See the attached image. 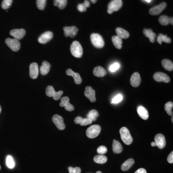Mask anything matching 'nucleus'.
I'll return each instance as SVG.
<instances>
[{
  "instance_id": "f257e3e1",
  "label": "nucleus",
  "mask_w": 173,
  "mask_h": 173,
  "mask_svg": "<svg viewBox=\"0 0 173 173\" xmlns=\"http://www.w3.org/2000/svg\"><path fill=\"white\" fill-rule=\"evenodd\" d=\"M71 54L76 58L81 57L83 55V48L79 42L74 41L70 47Z\"/></svg>"
},
{
  "instance_id": "f03ea898",
  "label": "nucleus",
  "mask_w": 173,
  "mask_h": 173,
  "mask_svg": "<svg viewBox=\"0 0 173 173\" xmlns=\"http://www.w3.org/2000/svg\"><path fill=\"white\" fill-rule=\"evenodd\" d=\"M120 134L121 138L125 144L126 145H130L133 142V138L131 135L130 132L127 128L122 127L120 129Z\"/></svg>"
},
{
  "instance_id": "7ed1b4c3",
  "label": "nucleus",
  "mask_w": 173,
  "mask_h": 173,
  "mask_svg": "<svg viewBox=\"0 0 173 173\" xmlns=\"http://www.w3.org/2000/svg\"><path fill=\"white\" fill-rule=\"evenodd\" d=\"M92 43L97 48H102L104 46V41L102 36L98 33H92L90 36Z\"/></svg>"
},
{
  "instance_id": "20e7f679",
  "label": "nucleus",
  "mask_w": 173,
  "mask_h": 173,
  "mask_svg": "<svg viewBox=\"0 0 173 173\" xmlns=\"http://www.w3.org/2000/svg\"><path fill=\"white\" fill-rule=\"evenodd\" d=\"M101 131V127L98 125H94L89 127L86 131V135L89 139L98 137Z\"/></svg>"
},
{
  "instance_id": "39448f33",
  "label": "nucleus",
  "mask_w": 173,
  "mask_h": 173,
  "mask_svg": "<svg viewBox=\"0 0 173 173\" xmlns=\"http://www.w3.org/2000/svg\"><path fill=\"white\" fill-rule=\"evenodd\" d=\"M122 5V0H112L108 5V14H111L114 12L117 11L121 8Z\"/></svg>"
},
{
  "instance_id": "423d86ee",
  "label": "nucleus",
  "mask_w": 173,
  "mask_h": 173,
  "mask_svg": "<svg viewBox=\"0 0 173 173\" xmlns=\"http://www.w3.org/2000/svg\"><path fill=\"white\" fill-rule=\"evenodd\" d=\"M5 43L8 46L14 51H18L19 50L21 47V44L19 40L16 39H12L7 38L5 40Z\"/></svg>"
},
{
  "instance_id": "0eeeda50",
  "label": "nucleus",
  "mask_w": 173,
  "mask_h": 173,
  "mask_svg": "<svg viewBox=\"0 0 173 173\" xmlns=\"http://www.w3.org/2000/svg\"><path fill=\"white\" fill-rule=\"evenodd\" d=\"M52 120L55 125L56 126L58 129L63 130L65 128V125L64 122V119L60 115L55 114L52 118Z\"/></svg>"
},
{
  "instance_id": "6e6552de",
  "label": "nucleus",
  "mask_w": 173,
  "mask_h": 173,
  "mask_svg": "<svg viewBox=\"0 0 173 173\" xmlns=\"http://www.w3.org/2000/svg\"><path fill=\"white\" fill-rule=\"evenodd\" d=\"M64 31L65 36L66 37H70L73 38L77 35L78 29L75 26H65L63 28Z\"/></svg>"
},
{
  "instance_id": "1a4fd4ad",
  "label": "nucleus",
  "mask_w": 173,
  "mask_h": 173,
  "mask_svg": "<svg viewBox=\"0 0 173 173\" xmlns=\"http://www.w3.org/2000/svg\"><path fill=\"white\" fill-rule=\"evenodd\" d=\"M154 141L156 144V146H157L160 149H163L166 147V138L162 134L156 135L154 138Z\"/></svg>"
},
{
  "instance_id": "9d476101",
  "label": "nucleus",
  "mask_w": 173,
  "mask_h": 173,
  "mask_svg": "<svg viewBox=\"0 0 173 173\" xmlns=\"http://www.w3.org/2000/svg\"><path fill=\"white\" fill-rule=\"evenodd\" d=\"M153 78L156 81L163 82L168 83L170 81V78L167 75L163 72H156L153 75Z\"/></svg>"
},
{
  "instance_id": "9b49d317",
  "label": "nucleus",
  "mask_w": 173,
  "mask_h": 173,
  "mask_svg": "<svg viewBox=\"0 0 173 173\" xmlns=\"http://www.w3.org/2000/svg\"><path fill=\"white\" fill-rule=\"evenodd\" d=\"M26 32L24 29H15L11 30L10 35L13 36L15 39L17 40H20L25 35Z\"/></svg>"
},
{
  "instance_id": "f8f14e48",
  "label": "nucleus",
  "mask_w": 173,
  "mask_h": 173,
  "mask_svg": "<svg viewBox=\"0 0 173 173\" xmlns=\"http://www.w3.org/2000/svg\"><path fill=\"white\" fill-rule=\"evenodd\" d=\"M166 7V4L164 2L161 3L159 5L153 7L150 9L149 13L152 15H159Z\"/></svg>"
},
{
  "instance_id": "ddd939ff",
  "label": "nucleus",
  "mask_w": 173,
  "mask_h": 173,
  "mask_svg": "<svg viewBox=\"0 0 173 173\" xmlns=\"http://www.w3.org/2000/svg\"><path fill=\"white\" fill-rule=\"evenodd\" d=\"M84 94L86 98L89 100L90 102L94 103L96 102V99L95 97V91L92 89V86H86Z\"/></svg>"
},
{
  "instance_id": "4468645a",
  "label": "nucleus",
  "mask_w": 173,
  "mask_h": 173,
  "mask_svg": "<svg viewBox=\"0 0 173 173\" xmlns=\"http://www.w3.org/2000/svg\"><path fill=\"white\" fill-rule=\"evenodd\" d=\"M54 34L51 32H47L43 33L38 39L39 43L41 44H46L53 39Z\"/></svg>"
},
{
  "instance_id": "2eb2a0df",
  "label": "nucleus",
  "mask_w": 173,
  "mask_h": 173,
  "mask_svg": "<svg viewBox=\"0 0 173 173\" xmlns=\"http://www.w3.org/2000/svg\"><path fill=\"white\" fill-rule=\"evenodd\" d=\"M39 67L36 63H33L29 66V75L32 79H36L39 75Z\"/></svg>"
},
{
  "instance_id": "dca6fc26",
  "label": "nucleus",
  "mask_w": 173,
  "mask_h": 173,
  "mask_svg": "<svg viewBox=\"0 0 173 173\" xmlns=\"http://www.w3.org/2000/svg\"><path fill=\"white\" fill-rule=\"evenodd\" d=\"M66 74L67 75L73 77L74 78L75 82L77 85H79L81 83L82 80L80 77V75L78 73L74 72L71 69H68L66 71Z\"/></svg>"
},
{
  "instance_id": "f3484780",
  "label": "nucleus",
  "mask_w": 173,
  "mask_h": 173,
  "mask_svg": "<svg viewBox=\"0 0 173 173\" xmlns=\"http://www.w3.org/2000/svg\"><path fill=\"white\" fill-rule=\"evenodd\" d=\"M141 83V78L138 72H135L131 76L130 78V84L133 87H138Z\"/></svg>"
},
{
  "instance_id": "a211bd4d",
  "label": "nucleus",
  "mask_w": 173,
  "mask_h": 173,
  "mask_svg": "<svg viewBox=\"0 0 173 173\" xmlns=\"http://www.w3.org/2000/svg\"><path fill=\"white\" fill-rule=\"evenodd\" d=\"M137 112L139 117L143 120H147L149 118V113L147 109L144 107L139 106L137 109Z\"/></svg>"
},
{
  "instance_id": "6ab92c4d",
  "label": "nucleus",
  "mask_w": 173,
  "mask_h": 173,
  "mask_svg": "<svg viewBox=\"0 0 173 173\" xmlns=\"http://www.w3.org/2000/svg\"><path fill=\"white\" fill-rule=\"evenodd\" d=\"M74 122L76 124H79L81 126L88 125L91 124L92 123V120L88 118H82V117H78L74 119Z\"/></svg>"
},
{
  "instance_id": "aec40b11",
  "label": "nucleus",
  "mask_w": 173,
  "mask_h": 173,
  "mask_svg": "<svg viewBox=\"0 0 173 173\" xmlns=\"http://www.w3.org/2000/svg\"><path fill=\"white\" fill-rule=\"evenodd\" d=\"M143 33L144 35L149 39L151 43H153L155 42L156 34L153 32V30H152V29H144Z\"/></svg>"
},
{
  "instance_id": "412c9836",
  "label": "nucleus",
  "mask_w": 173,
  "mask_h": 173,
  "mask_svg": "<svg viewBox=\"0 0 173 173\" xmlns=\"http://www.w3.org/2000/svg\"><path fill=\"white\" fill-rule=\"evenodd\" d=\"M93 74L96 77H103L106 75L107 72L104 68L100 66H98L94 68Z\"/></svg>"
},
{
  "instance_id": "4be33fe9",
  "label": "nucleus",
  "mask_w": 173,
  "mask_h": 173,
  "mask_svg": "<svg viewBox=\"0 0 173 173\" xmlns=\"http://www.w3.org/2000/svg\"><path fill=\"white\" fill-rule=\"evenodd\" d=\"M51 67L50 64L48 62L46 61L43 62L42 66L40 67V73L42 75L45 76L48 74L50 70Z\"/></svg>"
},
{
  "instance_id": "5701e85b",
  "label": "nucleus",
  "mask_w": 173,
  "mask_h": 173,
  "mask_svg": "<svg viewBox=\"0 0 173 173\" xmlns=\"http://www.w3.org/2000/svg\"><path fill=\"white\" fill-rule=\"evenodd\" d=\"M173 17L169 18L166 15H162L160 17L159 22L163 26L168 25L169 24H171L173 25Z\"/></svg>"
},
{
  "instance_id": "b1692460",
  "label": "nucleus",
  "mask_w": 173,
  "mask_h": 173,
  "mask_svg": "<svg viewBox=\"0 0 173 173\" xmlns=\"http://www.w3.org/2000/svg\"><path fill=\"white\" fill-rule=\"evenodd\" d=\"M134 160L132 158L127 160L125 162L123 163L121 167V169L123 171H127L133 166V164H134Z\"/></svg>"
},
{
  "instance_id": "393cba45",
  "label": "nucleus",
  "mask_w": 173,
  "mask_h": 173,
  "mask_svg": "<svg viewBox=\"0 0 173 173\" xmlns=\"http://www.w3.org/2000/svg\"><path fill=\"white\" fill-rule=\"evenodd\" d=\"M123 150L122 145L118 141L113 140V151L114 153L119 154L122 152Z\"/></svg>"
},
{
  "instance_id": "a878e982",
  "label": "nucleus",
  "mask_w": 173,
  "mask_h": 173,
  "mask_svg": "<svg viewBox=\"0 0 173 173\" xmlns=\"http://www.w3.org/2000/svg\"><path fill=\"white\" fill-rule=\"evenodd\" d=\"M116 32L117 34V36L120 37L121 39H128L130 36L129 32L122 28H117L116 29Z\"/></svg>"
},
{
  "instance_id": "bb28decb",
  "label": "nucleus",
  "mask_w": 173,
  "mask_h": 173,
  "mask_svg": "<svg viewBox=\"0 0 173 173\" xmlns=\"http://www.w3.org/2000/svg\"><path fill=\"white\" fill-rule=\"evenodd\" d=\"M112 42L115 48L118 49H121L122 48V39L118 36H114L112 37Z\"/></svg>"
},
{
  "instance_id": "cd10ccee",
  "label": "nucleus",
  "mask_w": 173,
  "mask_h": 173,
  "mask_svg": "<svg viewBox=\"0 0 173 173\" xmlns=\"http://www.w3.org/2000/svg\"><path fill=\"white\" fill-rule=\"evenodd\" d=\"M162 66L164 69L167 71H171L173 70V64L171 61L169 59H164L162 61Z\"/></svg>"
},
{
  "instance_id": "c85d7f7f",
  "label": "nucleus",
  "mask_w": 173,
  "mask_h": 173,
  "mask_svg": "<svg viewBox=\"0 0 173 173\" xmlns=\"http://www.w3.org/2000/svg\"><path fill=\"white\" fill-rule=\"evenodd\" d=\"M157 42L160 44H162V43L163 42L170 43H171V39L167 37L166 35H164L163 34L160 33V34H159V35L157 37Z\"/></svg>"
},
{
  "instance_id": "c756f323",
  "label": "nucleus",
  "mask_w": 173,
  "mask_h": 173,
  "mask_svg": "<svg viewBox=\"0 0 173 173\" xmlns=\"http://www.w3.org/2000/svg\"><path fill=\"white\" fill-rule=\"evenodd\" d=\"M99 114L98 111L96 110H92L89 111V113L86 115V118L90 119L92 122L96 120L97 118H98Z\"/></svg>"
},
{
  "instance_id": "7c9ffc66",
  "label": "nucleus",
  "mask_w": 173,
  "mask_h": 173,
  "mask_svg": "<svg viewBox=\"0 0 173 173\" xmlns=\"http://www.w3.org/2000/svg\"><path fill=\"white\" fill-rule=\"evenodd\" d=\"M94 162L96 163H99V164H103L106 163L107 161V158L106 156L103 155H97L94 157L93 159Z\"/></svg>"
},
{
  "instance_id": "2f4dec72",
  "label": "nucleus",
  "mask_w": 173,
  "mask_h": 173,
  "mask_svg": "<svg viewBox=\"0 0 173 173\" xmlns=\"http://www.w3.org/2000/svg\"><path fill=\"white\" fill-rule=\"evenodd\" d=\"M67 4V0H54V6L59 7V9H64L65 8Z\"/></svg>"
},
{
  "instance_id": "473e14b6",
  "label": "nucleus",
  "mask_w": 173,
  "mask_h": 173,
  "mask_svg": "<svg viewBox=\"0 0 173 173\" xmlns=\"http://www.w3.org/2000/svg\"><path fill=\"white\" fill-rule=\"evenodd\" d=\"M90 6V3L87 0H85L83 4H80L78 5V9L81 12L86 11V8L89 7Z\"/></svg>"
},
{
  "instance_id": "72a5a7b5",
  "label": "nucleus",
  "mask_w": 173,
  "mask_h": 173,
  "mask_svg": "<svg viewBox=\"0 0 173 173\" xmlns=\"http://www.w3.org/2000/svg\"><path fill=\"white\" fill-rule=\"evenodd\" d=\"M6 164L7 166L10 169H13L15 166V162L13 157L11 155H8L6 159Z\"/></svg>"
},
{
  "instance_id": "f704fd0d",
  "label": "nucleus",
  "mask_w": 173,
  "mask_h": 173,
  "mask_svg": "<svg viewBox=\"0 0 173 173\" xmlns=\"http://www.w3.org/2000/svg\"><path fill=\"white\" fill-rule=\"evenodd\" d=\"M173 107V103L171 102H168L166 103L164 106V109L166 112L167 114L169 115H173L172 109Z\"/></svg>"
},
{
  "instance_id": "c9c22d12",
  "label": "nucleus",
  "mask_w": 173,
  "mask_h": 173,
  "mask_svg": "<svg viewBox=\"0 0 173 173\" xmlns=\"http://www.w3.org/2000/svg\"><path fill=\"white\" fill-rule=\"evenodd\" d=\"M54 88L51 86H48L46 89V94L49 97H53L55 93Z\"/></svg>"
},
{
  "instance_id": "e433bc0d",
  "label": "nucleus",
  "mask_w": 173,
  "mask_h": 173,
  "mask_svg": "<svg viewBox=\"0 0 173 173\" xmlns=\"http://www.w3.org/2000/svg\"><path fill=\"white\" fill-rule=\"evenodd\" d=\"M13 0H4L1 4V7L3 9L7 10L11 6Z\"/></svg>"
},
{
  "instance_id": "4c0bfd02",
  "label": "nucleus",
  "mask_w": 173,
  "mask_h": 173,
  "mask_svg": "<svg viewBox=\"0 0 173 173\" xmlns=\"http://www.w3.org/2000/svg\"><path fill=\"white\" fill-rule=\"evenodd\" d=\"M47 0H37V5L38 9L43 10L45 8Z\"/></svg>"
},
{
  "instance_id": "58836bf2",
  "label": "nucleus",
  "mask_w": 173,
  "mask_h": 173,
  "mask_svg": "<svg viewBox=\"0 0 173 173\" xmlns=\"http://www.w3.org/2000/svg\"><path fill=\"white\" fill-rule=\"evenodd\" d=\"M69 98L68 97H64L61 99V103H60V106L61 107H65L69 103Z\"/></svg>"
},
{
  "instance_id": "ea45409f",
  "label": "nucleus",
  "mask_w": 173,
  "mask_h": 173,
  "mask_svg": "<svg viewBox=\"0 0 173 173\" xmlns=\"http://www.w3.org/2000/svg\"><path fill=\"white\" fill-rule=\"evenodd\" d=\"M122 99H123V96H122V95L120 94H118L113 98L111 103H114V104H117V103H120L122 100Z\"/></svg>"
},
{
  "instance_id": "a19ab883",
  "label": "nucleus",
  "mask_w": 173,
  "mask_h": 173,
  "mask_svg": "<svg viewBox=\"0 0 173 173\" xmlns=\"http://www.w3.org/2000/svg\"><path fill=\"white\" fill-rule=\"evenodd\" d=\"M119 68H120V65L119 63H115L112 65H111L110 67H109V71L111 72H114L117 70Z\"/></svg>"
},
{
  "instance_id": "79ce46f5",
  "label": "nucleus",
  "mask_w": 173,
  "mask_h": 173,
  "mask_svg": "<svg viewBox=\"0 0 173 173\" xmlns=\"http://www.w3.org/2000/svg\"><path fill=\"white\" fill-rule=\"evenodd\" d=\"M97 152L98 154L103 155V154H106L107 152V148L104 146H100L99 147H98Z\"/></svg>"
},
{
  "instance_id": "37998d69",
  "label": "nucleus",
  "mask_w": 173,
  "mask_h": 173,
  "mask_svg": "<svg viewBox=\"0 0 173 173\" xmlns=\"http://www.w3.org/2000/svg\"><path fill=\"white\" fill-rule=\"evenodd\" d=\"M69 170V173H80L81 172V170L79 167H75L73 168L72 167L70 166L68 168Z\"/></svg>"
},
{
  "instance_id": "c03bdc74",
  "label": "nucleus",
  "mask_w": 173,
  "mask_h": 173,
  "mask_svg": "<svg viewBox=\"0 0 173 173\" xmlns=\"http://www.w3.org/2000/svg\"><path fill=\"white\" fill-rule=\"evenodd\" d=\"M63 92L62 90H60L59 92H55L54 96L53 97V99L55 100H59L61 98V97L63 95Z\"/></svg>"
},
{
  "instance_id": "a18cd8bd",
  "label": "nucleus",
  "mask_w": 173,
  "mask_h": 173,
  "mask_svg": "<svg viewBox=\"0 0 173 173\" xmlns=\"http://www.w3.org/2000/svg\"><path fill=\"white\" fill-rule=\"evenodd\" d=\"M65 108L66 110L69 111V112L73 111L74 110V109H75L74 106L73 105H72L70 103L67 105L65 106Z\"/></svg>"
},
{
  "instance_id": "49530a36",
  "label": "nucleus",
  "mask_w": 173,
  "mask_h": 173,
  "mask_svg": "<svg viewBox=\"0 0 173 173\" xmlns=\"http://www.w3.org/2000/svg\"><path fill=\"white\" fill-rule=\"evenodd\" d=\"M167 162L170 163H173V152H171L170 154L168 155L167 159Z\"/></svg>"
},
{
  "instance_id": "de8ad7c7",
  "label": "nucleus",
  "mask_w": 173,
  "mask_h": 173,
  "mask_svg": "<svg viewBox=\"0 0 173 173\" xmlns=\"http://www.w3.org/2000/svg\"><path fill=\"white\" fill-rule=\"evenodd\" d=\"M135 173H147V171L144 168H139Z\"/></svg>"
},
{
  "instance_id": "09e8293b",
  "label": "nucleus",
  "mask_w": 173,
  "mask_h": 173,
  "mask_svg": "<svg viewBox=\"0 0 173 173\" xmlns=\"http://www.w3.org/2000/svg\"><path fill=\"white\" fill-rule=\"evenodd\" d=\"M151 145L152 147H155V146H156V144L155 143V142H152Z\"/></svg>"
},
{
  "instance_id": "8fccbe9b",
  "label": "nucleus",
  "mask_w": 173,
  "mask_h": 173,
  "mask_svg": "<svg viewBox=\"0 0 173 173\" xmlns=\"http://www.w3.org/2000/svg\"><path fill=\"white\" fill-rule=\"evenodd\" d=\"M97 0H90V2L92 4H95Z\"/></svg>"
},
{
  "instance_id": "3c124183",
  "label": "nucleus",
  "mask_w": 173,
  "mask_h": 173,
  "mask_svg": "<svg viewBox=\"0 0 173 173\" xmlns=\"http://www.w3.org/2000/svg\"><path fill=\"white\" fill-rule=\"evenodd\" d=\"M144 1H147V3H150L152 1V0H144Z\"/></svg>"
},
{
  "instance_id": "603ef678",
  "label": "nucleus",
  "mask_w": 173,
  "mask_h": 173,
  "mask_svg": "<svg viewBox=\"0 0 173 173\" xmlns=\"http://www.w3.org/2000/svg\"><path fill=\"white\" fill-rule=\"evenodd\" d=\"M1 106H0V114H1Z\"/></svg>"
},
{
  "instance_id": "864d4df0",
  "label": "nucleus",
  "mask_w": 173,
  "mask_h": 173,
  "mask_svg": "<svg viewBox=\"0 0 173 173\" xmlns=\"http://www.w3.org/2000/svg\"><path fill=\"white\" fill-rule=\"evenodd\" d=\"M96 173H102V172H100V171H98L97 172H96Z\"/></svg>"
},
{
  "instance_id": "5fc2aeb1",
  "label": "nucleus",
  "mask_w": 173,
  "mask_h": 173,
  "mask_svg": "<svg viewBox=\"0 0 173 173\" xmlns=\"http://www.w3.org/2000/svg\"><path fill=\"white\" fill-rule=\"evenodd\" d=\"M172 122H173V116L172 115Z\"/></svg>"
},
{
  "instance_id": "6e6d98bb",
  "label": "nucleus",
  "mask_w": 173,
  "mask_h": 173,
  "mask_svg": "<svg viewBox=\"0 0 173 173\" xmlns=\"http://www.w3.org/2000/svg\"><path fill=\"white\" fill-rule=\"evenodd\" d=\"M1 169V166H0V170Z\"/></svg>"
}]
</instances>
